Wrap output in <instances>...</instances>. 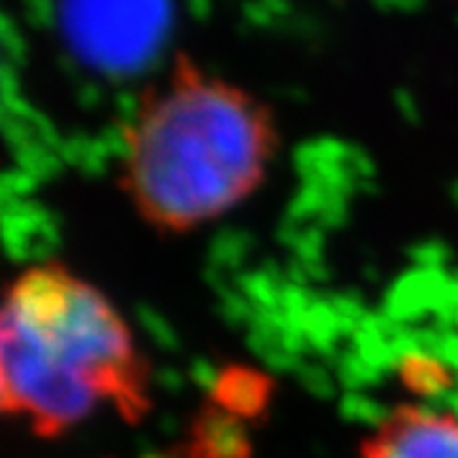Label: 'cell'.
I'll use <instances>...</instances> for the list:
<instances>
[{"mask_svg":"<svg viewBox=\"0 0 458 458\" xmlns=\"http://www.w3.org/2000/svg\"><path fill=\"white\" fill-rule=\"evenodd\" d=\"M280 148L267 99L176 51L120 128L117 183L148 227L186 234L255 197Z\"/></svg>","mask_w":458,"mask_h":458,"instance_id":"cell-1","label":"cell"},{"mask_svg":"<svg viewBox=\"0 0 458 458\" xmlns=\"http://www.w3.org/2000/svg\"><path fill=\"white\" fill-rule=\"evenodd\" d=\"M5 412L41 436L146 405V361L113 301L59 262L18 273L0 295Z\"/></svg>","mask_w":458,"mask_h":458,"instance_id":"cell-2","label":"cell"},{"mask_svg":"<svg viewBox=\"0 0 458 458\" xmlns=\"http://www.w3.org/2000/svg\"><path fill=\"white\" fill-rule=\"evenodd\" d=\"M361 458H458V415L403 405L367 438Z\"/></svg>","mask_w":458,"mask_h":458,"instance_id":"cell-3","label":"cell"},{"mask_svg":"<svg viewBox=\"0 0 458 458\" xmlns=\"http://www.w3.org/2000/svg\"><path fill=\"white\" fill-rule=\"evenodd\" d=\"M0 415H8V412H5V390H3V375H0Z\"/></svg>","mask_w":458,"mask_h":458,"instance_id":"cell-4","label":"cell"}]
</instances>
